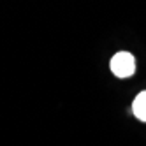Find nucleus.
<instances>
[{
  "label": "nucleus",
  "mask_w": 146,
  "mask_h": 146,
  "mask_svg": "<svg viewBox=\"0 0 146 146\" xmlns=\"http://www.w3.org/2000/svg\"><path fill=\"white\" fill-rule=\"evenodd\" d=\"M109 67H111L113 74L116 78H120V79L130 78L135 72V58H134L132 53H129V51H120V53H116L111 58Z\"/></svg>",
  "instance_id": "nucleus-1"
},
{
  "label": "nucleus",
  "mask_w": 146,
  "mask_h": 146,
  "mask_svg": "<svg viewBox=\"0 0 146 146\" xmlns=\"http://www.w3.org/2000/svg\"><path fill=\"white\" fill-rule=\"evenodd\" d=\"M132 113L139 121H146V90L139 92L132 102Z\"/></svg>",
  "instance_id": "nucleus-2"
}]
</instances>
